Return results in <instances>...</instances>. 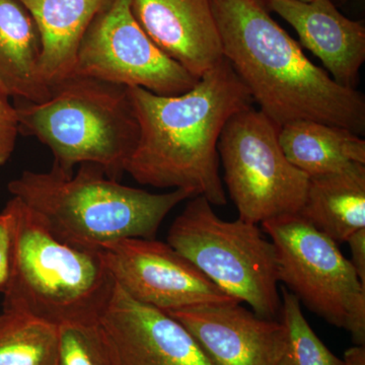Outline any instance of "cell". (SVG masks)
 <instances>
[{
  "label": "cell",
  "mask_w": 365,
  "mask_h": 365,
  "mask_svg": "<svg viewBox=\"0 0 365 365\" xmlns=\"http://www.w3.org/2000/svg\"><path fill=\"white\" fill-rule=\"evenodd\" d=\"M138 122V141L125 173L139 184L188 190L211 205L227 202L217 144L223 127L254 101L223 57L179 96L128 88Z\"/></svg>",
  "instance_id": "6da1fadb"
},
{
  "label": "cell",
  "mask_w": 365,
  "mask_h": 365,
  "mask_svg": "<svg viewBox=\"0 0 365 365\" xmlns=\"http://www.w3.org/2000/svg\"><path fill=\"white\" fill-rule=\"evenodd\" d=\"M223 57L277 125L311 120L365 132V98L314 64L262 0H210Z\"/></svg>",
  "instance_id": "7a4b0ae2"
},
{
  "label": "cell",
  "mask_w": 365,
  "mask_h": 365,
  "mask_svg": "<svg viewBox=\"0 0 365 365\" xmlns=\"http://www.w3.org/2000/svg\"><path fill=\"white\" fill-rule=\"evenodd\" d=\"M78 167L71 177L25 170L7 185L54 237L78 248L100 251L122 239H155L170 211L195 197L182 189L150 193L120 184L95 163Z\"/></svg>",
  "instance_id": "3957f363"
},
{
  "label": "cell",
  "mask_w": 365,
  "mask_h": 365,
  "mask_svg": "<svg viewBox=\"0 0 365 365\" xmlns=\"http://www.w3.org/2000/svg\"><path fill=\"white\" fill-rule=\"evenodd\" d=\"M21 133L52 151V170L71 177L78 165L95 163L111 179L125 173L139 137L128 88L72 76L53 86L40 104L16 102Z\"/></svg>",
  "instance_id": "277c9868"
},
{
  "label": "cell",
  "mask_w": 365,
  "mask_h": 365,
  "mask_svg": "<svg viewBox=\"0 0 365 365\" xmlns=\"http://www.w3.org/2000/svg\"><path fill=\"white\" fill-rule=\"evenodd\" d=\"M13 268L4 309L28 312L58 325L101 318L116 282L100 251L59 241L18 197Z\"/></svg>",
  "instance_id": "5b68a950"
},
{
  "label": "cell",
  "mask_w": 365,
  "mask_h": 365,
  "mask_svg": "<svg viewBox=\"0 0 365 365\" xmlns=\"http://www.w3.org/2000/svg\"><path fill=\"white\" fill-rule=\"evenodd\" d=\"M168 244L261 318L280 316L275 246L256 223L223 220L204 197L195 196L170 225Z\"/></svg>",
  "instance_id": "8992f818"
},
{
  "label": "cell",
  "mask_w": 365,
  "mask_h": 365,
  "mask_svg": "<svg viewBox=\"0 0 365 365\" xmlns=\"http://www.w3.org/2000/svg\"><path fill=\"white\" fill-rule=\"evenodd\" d=\"M277 256L279 282L327 323L365 343V285L332 239L299 215L261 223Z\"/></svg>",
  "instance_id": "52a82bcc"
},
{
  "label": "cell",
  "mask_w": 365,
  "mask_h": 365,
  "mask_svg": "<svg viewBox=\"0 0 365 365\" xmlns=\"http://www.w3.org/2000/svg\"><path fill=\"white\" fill-rule=\"evenodd\" d=\"M279 127L260 110L247 108L223 127L217 150L225 182L239 218L262 223L299 215L309 177L281 150Z\"/></svg>",
  "instance_id": "ba28073f"
},
{
  "label": "cell",
  "mask_w": 365,
  "mask_h": 365,
  "mask_svg": "<svg viewBox=\"0 0 365 365\" xmlns=\"http://www.w3.org/2000/svg\"><path fill=\"white\" fill-rule=\"evenodd\" d=\"M73 76L167 97L182 95L198 81L146 35L131 0H109L93 19L79 46Z\"/></svg>",
  "instance_id": "9c48e42d"
},
{
  "label": "cell",
  "mask_w": 365,
  "mask_h": 365,
  "mask_svg": "<svg viewBox=\"0 0 365 365\" xmlns=\"http://www.w3.org/2000/svg\"><path fill=\"white\" fill-rule=\"evenodd\" d=\"M115 282L160 311L237 302L168 242L129 237L101 249Z\"/></svg>",
  "instance_id": "30bf717a"
},
{
  "label": "cell",
  "mask_w": 365,
  "mask_h": 365,
  "mask_svg": "<svg viewBox=\"0 0 365 365\" xmlns=\"http://www.w3.org/2000/svg\"><path fill=\"white\" fill-rule=\"evenodd\" d=\"M101 321L116 365H215L176 319L132 299L117 283Z\"/></svg>",
  "instance_id": "8fae6325"
},
{
  "label": "cell",
  "mask_w": 365,
  "mask_h": 365,
  "mask_svg": "<svg viewBox=\"0 0 365 365\" xmlns=\"http://www.w3.org/2000/svg\"><path fill=\"white\" fill-rule=\"evenodd\" d=\"M191 334L215 365H277L287 345L285 327L240 302L168 312Z\"/></svg>",
  "instance_id": "7c38bea8"
},
{
  "label": "cell",
  "mask_w": 365,
  "mask_h": 365,
  "mask_svg": "<svg viewBox=\"0 0 365 365\" xmlns=\"http://www.w3.org/2000/svg\"><path fill=\"white\" fill-rule=\"evenodd\" d=\"M146 35L165 55L200 78L223 59L210 0H131Z\"/></svg>",
  "instance_id": "4fadbf2b"
},
{
  "label": "cell",
  "mask_w": 365,
  "mask_h": 365,
  "mask_svg": "<svg viewBox=\"0 0 365 365\" xmlns=\"http://www.w3.org/2000/svg\"><path fill=\"white\" fill-rule=\"evenodd\" d=\"M299 35L300 44L316 55L338 85L355 88L365 60V28L346 18L332 0H266Z\"/></svg>",
  "instance_id": "5bb4252c"
},
{
  "label": "cell",
  "mask_w": 365,
  "mask_h": 365,
  "mask_svg": "<svg viewBox=\"0 0 365 365\" xmlns=\"http://www.w3.org/2000/svg\"><path fill=\"white\" fill-rule=\"evenodd\" d=\"M41 39V71L47 85L73 76L79 46L91 21L109 0H19Z\"/></svg>",
  "instance_id": "9a60e30c"
},
{
  "label": "cell",
  "mask_w": 365,
  "mask_h": 365,
  "mask_svg": "<svg viewBox=\"0 0 365 365\" xmlns=\"http://www.w3.org/2000/svg\"><path fill=\"white\" fill-rule=\"evenodd\" d=\"M0 91L33 104L51 96L41 71L39 31L19 0H0Z\"/></svg>",
  "instance_id": "2e32d148"
},
{
  "label": "cell",
  "mask_w": 365,
  "mask_h": 365,
  "mask_svg": "<svg viewBox=\"0 0 365 365\" xmlns=\"http://www.w3.org/2000/svg\"><path fill=\"white\" fill-rule=\"evenodd\" d=\"M299 215L337 244L347 242L365 228V165L309 177Z\"/></svg>",
  "instance_id": "e0dca14e"
},
{
  "label": "cell",
  "mask_w": 365,
  "mask_h": 365,
  "mask_svg": "<svg viewBox=\"0 0 365 365\" xmlns=\"http://www.w3.org/2000/svg\"><path fill=\"white\" fill-rule=\"evenodd\" d=\"M278 140L285 157L309 177L365 165V140L342 127L297 120L280 127Z\"/></svg>",
  "instance_id": "ac0fdd59"
},
{
  "label": "cell",
  "mask_w": 365,
  "mask_h": 365,
  "mask_svg": "<svg viewBox=\"0 0 365 365\" xmlns=\"http://www.w3.org/2000/svg\"><path fill=\"white\" fill-rule=\"evenodd\" d=\"M57 325L16 309L0 313V365H54Z\"/></svg>",
  "instance_id": "d6986e66"
},
{
  "label": "cell",
  "mask_w": 365,
  "mask_h": 365,
  "mask_svg": "<svg viewBox=\"0 0 365 365\" xmlns=\"http://www.w3.org/2000/svg\"><path fill=\"white\" fill-rule=\"evenodd\" d=\"M54 365H116L101 318L73 319L57 325Z\"/></svg>",
  "instance_id": "ffe728a7"
},
{
  "label": "cell",
  "mask_w": 365,
  "mask_h": 365,
  "mask_svg": "<svg viewBox=\"0 0 365 365\" xmlns=\"http://www.w3.org/2000/svg\"><path fill=\"white\" fill-rule=\"evenodd\" d=\"M281 292L280 322L287 331V345L277 365H344L314 332L299 299L285 287Z\"/></svg>",
  "instance_id": "44dd1931"
},
{
  "label": "cell",
  "mask_w": 365,
  "mask_h": 365,
  "mask_svg": "<svg viewBox=\"0 0 365 365\" xmlns=\"http://www.w3.org/2000/svg\"><path fill=\"white\" fill-rule=\"evenodd\" d=\"M16 204L11 198L0 212V294H4L13 268Z\"/></svg>",
  "instance_id": "7402d4cb"
},
{
  "label": "cell",
  "mask_w": 365,
  "mask_h": 365,
  "mask_svg": "<svg viewBox=\"0 0 365 365\" xmlns=\"http://www.w3.org/2000/svg\"><path fill=\"white\" fill-rule=\"evenodd\" d=\"M21 133L18 113L9 98L0 91V167L13 155L16 139Z\"/></svg>",
  "instance_id": "603a6c76"
},
{
  "label": "cell",
  "mask_w": 365,
  "mask_h": 365,
  "mask_svg": "<svg viewBox=\"0 0 365 365\" xmlns=\"http://www.w3.org/2000/svg\"><path fill=\"white\" fill-rule=\"evenodd\" d=\"M346 242H348L351 251L350 263L362 284L365 285V228L355 232Z\"/></svg>",
  "instance_id": "cb8c5ba5"
},
{
  "label": "cell",
  "mask_w": 365,
  "mask_h": 365,
  "mask_svg": "<svg viewBox=\"0 0 365 365\" xmlns=\"http://www.w3.org/2000/svg\"><path fill=\"white\" fill-rule=\"evenodd\" d=\"M344 365H365L364 346L355 345L344 353Z\"/></svg>",
  "instance_id": "d4e9b609"
},
{
  "label": "cell",
  "mask_w": 365,
  "mask_h": 365,
  "mask_svg": "<svg viewBox=\"0 0 365 365\" xmlns=\"http://www.w3.org/2000/svg\"><path fill=\"white\" fill-rule=\"evenodd\" d=\"M299 1L309 2V1H313V0H299Z\"/></svg>",
  "instance_id": "484cf974"
}]
</instances>
